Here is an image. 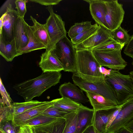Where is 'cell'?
Returning <instances> with one entry per match:
<instances>
[{
  "label": "cell",
  "instance_id": "29",
  "mask_svg": "<svg viewBox=\"0 0 133 133\" xmlns=\"http://www.w3.org/2000/svg\"><path fill=\"white\" fill-rule=\"evenodd\" d=\"M92 25L91 21H88L75 23L70 28L68 32V36L72 39L77 35L90 28Z\"/></svg>",
  "mask_w": 133,
  "mask_h": 133
},
{
  "label": "cell",
  "instance_id": "30",
  "mask_svg": "<svg viewBox=\"0 0 133 133\" xmlns=\"http://www.w3.org/2000/svg\"><path fill=\"white\" fill-rule=\"evenodd\" d=\"M124 46L114 40L111 39L93 48L91 50L99 52L110 51L116 50H122Z\"/></svg>",
  "mask_w": 133,
  "mask_h": 133
},
{
  "label": "cell",
  "instance_id": "10",
  "mask_svg": "<svg viewBox=\"0 0 133 133\" xmlns=\"http://www.w3.org/2000/svg\"><path fill=\"white\" fill-rule=\"evenodd\" d=\"M133 119V96L122 105L121 109L106 133L116 132Z\"/></svg>",
  "mask_w": 133,
  "mask_h": 133
},
{
  "label": "cell",
  "instance_id": "48",
  "mask_svg": "<svg viewBox=\"0 0 133 133\" xmlns=\"http://www.w3.org/2000/svg\"></svg>",
  "mask_w": 133,
  "mask_h": 133
},
{
  "label": "cell",
  "instance_id": "26",
  "mask_svg": "<svg viewBox=\"0 0 133 133\" xmlns=\"http://www.w3.org/2000/svg\"><path fill=\"white\" fill-rule=\"evenodd\" d=\"M111 33L113 39L124 46L128 43L131 38L128 31L121 26L111 32Z\"/></svg>",
  "mask_w": 133,
  "mask_h": 133
},
{
  "label": "cell",
  "instance_id": "46",
  "mask_svg": "<svg viewBox=\"0 0 133 133\" xmlns=\"http://www.w3.org/2000/svg\"><path fill=\"white\" fill-rule=\"evenodd\" d=\"M129 73V75L130 76L133 81V71H130Z\"/></svg>",
  "mask_w": 133,
  "mask_h": 133
},
{
  "label": "cell",
  "instance_id": "6",
  "mask_svg": "<svg viewBox=\"0 0 133 133\" xmlns=\"http://www.w3.org/2000/svg\"><path fill=\"white\" fill-rule=\"evenodd\" d=\"M72 78L74 84L82 90L99 95L117 104L114 94L105 79L94 82L88 81L83 79L76 73H73Z\"/></svg>",
  "mask_w": 133,
  "mask_h": 133
},
{
  "label": "cell",
  "instance_id": "25",
  "mask_svg": "<svg viewBox=\"0 0 133 133\" xmlns=\"http://www.w3.org/2000/svg\"><path fill=\"white\" fill-rule=\"evenodd\" d=\"M45 102L32 100L24 102H14L11 105L13 117L14 115L23 113Z\"/></svg>",
  "mask_w": 133,
  "mask_h": 133
},
{
  "label": "cell",
  "instance_id": "24",
  "mask_svg": "<svg viewBox=\"0 0 133 133\" xmlns=\"http://www.w3.org/2000/svg\"><path fill=\"white\" fill-rule=\"evenodd\" d=\"M52 101L53 106L69 113L77 111L82 105L65 97H62Z\"/></svg>",
  "mask_w": 133,
  "mask_h": 133
},
{
  "label": "cell",
  "instance_id": "20",
  "mask_svg": "<svg viewBox=\"0 0 133 133\" xmlns=\"http://www.w3.org/2000/svg\"><path fill=\"white\" fill-rule=\"evenodd\" d=\"M85 93L95 111L110 108L118 105L99 95L89 91H86Z\"/></svg>",
  "mask_w": 133,
  "mask_h": 133
},
{
  "label": "cell",
  "instance_id": "5",
  "mask_svg": "<svg viewBox=\"0 0 133 133\" xmlns=\"http://www.w3.org/2000/svg\"><path fill=\"white\" fill-rule=\"evenodd\" d=\"M46 8L50 13L45 24L50 43L45 51L49 52L54 48L56 44L60 40L66 36V31L65 22L60 15L54 12L52 6H48Z\"/></svg>",
  "mask_w": 133,
  "mask_h": 133
},
{
  "label": "cell",
  "instance_id": "27",
  "mask_svg": "<svg viewBox=\"0 0 133 133\" xmlns=\"http://www.w3.org/2000/svg\"><path fill=\"white\" fill-rule=\"evenodd\" d=\"M58 118H59L47 115L42 113L27 121L23 125H28L31 126L41 125L48 123Z\"/></svg>",
  "mask_w": 133,
  "mask_h": 133
},
{
  "label": "cell",
  "instance_id": "34",
  "mask_svg": "<svg viewBox=\"0 0 133 133\" xmlns=\"http://www.w3.org/2000/svg\"><path fill=\"white\" fill-rule=\"evenodd\" d=\"M42 113L58 118H63L70 113L54 107L52 105L46 109Z\"/></svg>",
  "mask_w": 133,
  "mask_h": 133
},
{
  "label": "cell",
  "instance_id": "3",
  "mask_svg": "<svg viewBox=\"0 0 133 133\" xmlns=\"http://www.w3.org/2000/svg\"><path fill=\"white\" fill-rule=\"evenodd\" d=\"M77 72L81 76L105 77L91 50L76 49Z\"/></svg>",
  "mask_w": 133,
  "mask_h": 133
},
{
  "label": "cell",
  "instance_id": "11",
  "mask_svg": "<svg viewBox=\"0 0 133 133\" xmlns=\"http://www.w3.org/2000/svg\"><path fill=\"white\" fill-rule=\"evenodd\" d=\"M99 25V28L94 34L81 43L74 45L75 49L78 50H91L109 40L113 39L111 32Z\"/></svg>",
  "mask_w": 133,
  "mask_h": 133
},
{
  "label": "cell",
  "instance_id": "18",
  "mask_svg": "<svg viewBox=\"0 0 133 133\" xmlns=\"http://www.w3.org/2000/svg\"><path fill=\"white\" fill-rule=\"evenodd\" d=\"M77 124L75 133H82L88 127L93 125L95 111L82 104L78 110Z\"/></svg>",
  "mask_w": 133,
  "mask_h": 133
},
{
  "label": "cell",
  "instance_id": "42",
  "mask_svg": "<svg viewBox=\"0 0 133 133\" xmlns=\"http://www.w3.org/2000/svg\"><path fill=\"white\" fill-rule=\"evenodd\" d=\"M111 69H107L102 66L101 68V72L105 77L106 75L110 74Z\"/></svg>",
  "mask_w": 133,
  "mask_h": 133
},
{
  "label": "cell",
  "instance_id": "43",
  "mask_svg": "<svg viewBox=\"0 0 133 133\" xmlns=\"http://www.w3.org/2000/svg\"><path fill=\"white\" fill-rule=\"evenodd\" d=\"M124 127L129 130L133 132V119Z\"/></svg>",
  "mask_w": 133,
  "mask_h": 133
},
{
  "label": "cell",
  "instance_id": "47",
  "mask_svg": "<svg viewBox=\"0 0 133 133\" xmlns=\"http://www.w3.org/2000/svg\"><path fill=\"white\" fill-rule=\"evenodd\" d=\"M115 133L114 132H109V133Z\"/></svg>",
  "mask_w": 133,
  "mask_h": 133
},
{
  "label": "cell",
  "instance_id": "40",
  "mask_svg": "<svg viewBox=\"0 0 133 133\" xmlns=\"http://www.w3.org/2000/svg\"><path fill=\"white\" fill-rule=\"evenodd\" d=\"M122 106V105L114 111L111 116L106 126V131L109 128L116 119L118 114L121 109Z\"/></svg>",
  "mask_w": 133,
  "mask_h": 133
},
{
  "label": "cell",
  "instance_id": "45",
  "mask_svg": "<svg viewBox=\"0 0 133 133\" xmlns=\"http://www.w3.org/2000/svg\"><path fill=\"white\" fill-rule=\"evenodd\" d=\"M63 133H72L67 129L65 128L64 130Z\"/></svg>",
  "mask_w": 133,
  "mask_h": 133
},
{
  "label": "cell",
  "instance_id": "19",
  "mask_svg": "<svg viewBox=\"0 0 133 133\" xmlns=\"http://www.w3.org/2000/svg\"><path fill=\"white\" fill-rule=\"evenodd\" d=\"M65 124V119L61 118L47 124L32 127L34 133H63Z\"/></svg>",
  "mask_w": 133,
  "mask_h": 133
},
{
  "label": "cell",
  "instance_id": "32",
  "mask_svg": "<svg viewBox=\"0 0 133 133\" xmlns=\"http://www.w3.org/2000/svg\"><path fill=\"white\" fill-rule=\"evenodd\" d=\"M0 94L2 98L0 100V104L3 106H10L12 102V100L8 93L7 91L0 78Z\"/></svg>",
  "mask_w": 133,
  "mask_h": 133
},
{
  "label": "cell",
  "instance_id": "13",
  "mask_svg": "<svg viewBox=\"0 0 133 133\" xmlns=\"http://www.w3.org/2000/svg\"><path fill=\"white\" fill-rule=\"evenodd\" d=\"M75 84L69 82L61 85L58 90L62 97L68 98L74 101L80 103H85L89 101L83 91L79 89Z\"/></svg>",
  "mask_w": 133,
  "mask_h": 133
},
{
  "label": "cell",
  "instance_id": "7",
  "mask_svg": "<svg viewBox=\"0 0 133 133\" xmlns=\"http://www.w3.org/2000/svg\"><path fill=\"white\" fill-rule=\"evenodd\" d=\"M15 0L6 1L1 7V16L4 14L2 31L0 33V40L8 42L14 39V27L19 16L17 11L13 6Z\"/></svg>",
  "mask_w": 133,
  "mask_h": 133
},
{
  "label": "cell",
  "instance_id": "14",
  "mask_svg": "<svg viewBox=\"0 0 133 133\" xmlns=\"http://www.w3.org/2000/svg\"><path fill=\"white\" fill-rule=\"evenodd\" d=\"M83 1L89 4L90 13L96 23L109 30L105 19L106 9L105 0H84Z\"/></svg>",
  "mask_w": 133,
  "mask_h": 133
},
{
  "label": "cell",
  "instance_id": "38",
  "mask_svg": "<svg viewBox=\"0 0 133 133\" xmlns=\"http://www.w3.org/2000/svg\"><path fill=\"white\" fill-rule=\"evenodd\" d=\"M124 53L131 58L133 57V35L131 36V38L126 44L124 49Z\"/></svg>",
  "mask_w": 133,
  "mask_h": 133
},
{
  "label": "cell",
  "instance_id": "35",
  "mask_svg": "<svg viewBox=\"0 0 133 133\" xmlns=\"http://www.w3.org/2000/svg\"><path fill=\"white\" fill-rule=\"evenodd\" d=\"M17 128L14 125L12 120L0 123L1 133H17L19 128L17 130Z\"/></svg>",
  "mask_w": 133,
  "mask_h": 133
},
{
  "label": "cell",
  "instance_id": "37",
  "mask_svg": "<svg viewBox=\"0 0 133 133\" xmlns=\"http://www.w3.org/2000/svg\"><path fill=\"white\" fill-rule=\"evenodd\" d=\"M62 0H30V1L46 6L55 5L58 4Z\"/></svg>",
  "mask_w": 133,
  "mask_h": 133
},
{
  "label": "cell",
  "instance_id": "44",
  "mask_svg": "<svg viewBox=\"0 0 133 133\" xmlns=\"http://www.w3.org/2000/svg\"><path fill=\"white\" fill-rule=\"evenodd\" d=\"M115 133H133V132L123 127L118 130Z\"/></svg>",
  "mask_w": 133,
  "mask_h": 133
},
{
  "label": "cell",
  "instance_id": "22",
  "mask_svg": "<svg viewBox=\"0 0 133 133\" xmlns=\"http://www.w3.org/2000/svg\"><path fill=\"white\" fill-rule=\"evenodd\" d=\"M0 54L8 62H11L15 57L21 55L14 39L8 42L0 40Z\"/></svg>",
  "mask_w": 133,
  "mask_h": 133
},
{
  "label": "cell",
  "instance_id": "15",
  "mask_svg": "<svg viewBox=\"0 0 133 133\" xmlns=\"http://www.w3.org/2000/svg\"><path fill=\"white\" fill-rule=\"evenodd\" d=\"M39 65L44 72H60L64 70L62 64L52 51L49 52L45 51L42 54Z\"/></svg>",
  "mask_w": 133,
  "mask_h": 133
},
{
  "label": "cell",
  "instance_id": "17",
  "mask_svg": "<svg viewBox=\"0 0 133 133\" xmlns=\"http://www.w3.org/2000/svg\"><path fill=\"white\" fill-rule=\"evenodd\" d=\"M121 105L95 111L93 125L99 133H106V127L111 116Z\"/></svg>",
  "mask_w": 133,
  "mask_h": 133
},
{
  "label": "cell",
  "instance_id": "28",
  "mask_svg": "<svg viewBox=\"0 0 133 133\" xmlns=\"http://www.w3.org/2000/svg\"><path fill=\"white\" fill-rule=\"evenodd\" d=\"M99 27V25L96 23L90 28L71 39V41L74 45L81 43L94 34Z\"/></svg>",
  "mask_w": 133,
  "mask_h": 133
},
{
  "label": "cell",
  "instance_id": "8",
  "mask_svg": "<svg viewBox=\"0 0 133 133\" xmlns=\"http://www.w3.org/2000/svg\"><path fill=\"white\" fill-rule=\"evenodd\" d=\"M122 50L99 52L92 50V54L101 66H104L112 70L124 69L127 63L122 57Z\"/></svg>",
  "mask_w": 133,
  "mask_h": 133
},
{
  "label": "cell",
  "instance_id": "12",
  "mask_svg": "<svg viewBox=\"0 0 133 133\" xmlns=\"http://www.w3.org/2000/svg\"><path fill=\"white\" fill-rule=\"evenodd\" d=\"M52 100L45 101L42 104L38 105L21 114L14 115L12 121L16 127L23 125L27 121L43 113L46 109L52 105Z\"/></svg>",
  "mask_w": 133,
  "mask_h": 133
},
{
  "label": "cell",
  "instance_id": "36",
  "mask_svg": "<svg viewBox=\"0 0 133 133\" xmlns=\"http://www.w3.org/2000/svg\"><path fill=\"white\" fill-rule=\"evenodd\" d=\"M28 1L26 0H16L15 2V8L17 9L19 16L23 18H24L27 11L26 3Z\"/></svg>",
  "mask_w": 133,
  "mask_h": 133
},
{
  "label": "cell",
  "instance_id": "4",
  "mask_svg": "<svg viewBox=\"0 0 133 133\" xmlns=\"http://www.w3.org/2000/svg\"><path fill=\"white\" fill-rule=\"evenodd\" d=\"M52 51L62 64L64 71L77 72L76 50L66 36L60 40Z\"/></svg>",
  "mask_w": 133,
  "mask_h": 133
},
{
  "label": "cell",
  "instance_id": "1",
  "mask_svg": "<svg viewBox=\"0 0 133 133\" xmlns=\"http://www.w3.org/2000/svg\"><path fill=\"white\" fill-rule=\"evenodd\" d=\"M62 75L60 72H46L34 79L16 84L13 88L25 102L39 97L45 91L57 84Z\"/></svg>",
  "mask_w": 133,
  "mask_h": 133
},
{
  "label": "cell",
  "instance_id": "9",
  "mask_svg": "<svg viewBox=\"0 0 133 133\" xmlns=\"http://www.w3.org/2000/svg\"><path fill=\"white\" fill-rule=\"evenodd\" d=\"M105 1L106 9L105 20L109 30L112 32L121 26L125 12L123 4L119 3L117 0Z\"/></svg>",
  "mask_w": 133,
  "mask_h": 133
},
{
  "label": "cell",
  "instance_id": "16",
  "mask_svg": "<svg viewBox=\"0 0 133 133\" xmlns=\"http://www.w3.org/2000/svg\"><path fill=\"white\" fill-rule=\"evenodd\" d=\"M24 18L19 16L14 27V39L17 49L19 51L25 47L29 42Z\"/></svg>",
  "mask_w": 133,
  "mask_h": 133
},
{
  "label": "cell",
  "instance_id": "23",
  "mask_svg": "<svg viewBox=\"0 0 133 133\" xmlns=\"http://www.w3.org/2000/svg\"><path fill=\"white\" fill-rule=\"evenodd\" d=\"M30 17L33 23L32 26L35 34L47 49L49 46L50 40L45 24H41L32 16H30Z\"/></svg>",
  "mask_w": 133,
  "mask_h": 133
},
{
  "label": "cell",
  "instance_id": "39",
  "mask_svg": "<svg viewBox=\"0 0 133 133\" xmlns=\"http://www.w3.org/2000/svg\"><path fill=\"white\" fill-rule=\"evenodd\" d=\"M17 133H34L32 127L23 125L19 127Z\"/></svg>",
  "mask_w": 133,
  "mask_h": 133
},
{
  "label": "cell",
  "instance_id": "21",
  "mask_svg": "<svg viewBox=\"0 0 133 133\" xmlns=\"http://www.w3.org/2000/svg\"><path fill=\"white\" fill-rule=\"evenodd\" d=\"M25 25L29 42L27 45L19 51L20 55L37 50L46 49V47L35 36L32 26L29 25L26 22Z\"/></svg>",
  "mask_w": 133,
  "mask_h": 133
},
{
  "label": "cell",
  "instance_id": "33",
  "mask_svg": "<svg viewBox=\"0 0 133 133\" xmlns=\"http://www.w3.org/2000/svg\"><path fill=\"white\" fill-rule=\"evenodd\" d=\"M13 117L11 106L8 107L0 104V123L12 120Z\"/></svg>",
  "mask_w": 133,
  "mask_h": 133
},
{
  "label": "cell",
  "instance_id": "31",
  "mask_svg": "<svg viewBox=\"0 0 133 133\" xmlns=\"http://www.w3.org/2000/svg\"><path fill=\"white\" fill-rule=\"evenodd\" d=\"M77 111L70 113L63 118L65 119L66 121L65 128L72 133H75L78 118Z\"/></svg>",
  "mask_w": 133,
  "mask_h": 133
},
{
  "label": "cell",
  "instance_id": "2",
  "mask_svg": "<svg viewBox=\"0 0 133 133\" xmlns=\"http://www.w3.org/2000/svg\"><path fill=\"white\" fill-rule=\"evenodd\" d=\"M105 80L112 90L117 105H122L133 96V81L130 75L121 74L119 71L111 69Z\"/></svg>",
  "mask_w": 133,
  "mask_h": 133
},
{
  "label": "cell",
  "instance_id": "41",
  "mask_svg": "<svg viewBox=\"0 0 133 133\" xmlns=\"http://www.w3.org/2000/svg\"><path fill=\"white\" fill-rule=\"evenodd\" d=\"M82 133H99L95 129L93 125L87 128Z\"/></svg>",
  "mask_w": 133,
  "mask_h": 133
}]
</instances>
